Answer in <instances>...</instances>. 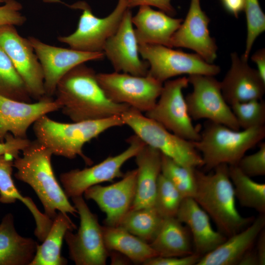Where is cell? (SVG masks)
<instances>
[{
	"mask_svg": "<svg viewBox=\"0 0 265 265\" xmlns=\"http://www.w3.org/2000/svg\"><path fill=\"white\" fill-rule=\"evenodd\" d=\"M69 7L82 11L76 30L57 40L70 48L86 52L101 53L106 41L117 30L126 10L127 0H118L113 10L104 18L96 17L87 3L80 1Z\"/></svg>",
	"mask_w": 265,
	"mask_h": 265,
	"instance_id": "cell-7",
	"label": "cell"
},
{
	"mask_svg": "<svg viewBox=\"0 0 265 265\" xmlns=\"http://www.w3.org/2000/svg\"><path fill=\"white\" fill-rule=\"evenodd\" d=\"M134 157L136 190L130 209L154 207L158 181L161 173V153L145 144Z\"/></svg>",
	"mask_w": 265,
	"mask_h": 265,
	"instance_id": "cell-24",
	"label": "cell"
},
{
	"mask_svg": "<svg viewBox=\"0 0 265 265\" xmlns=\"http://www.w3.org/2000/svg\"><path fill=\"white\" fill-rule=\"evenodd\" d=\"M104 240L108 251L121 253L134 263L143 264L159 256L150 244L120 227L102 226Z\"/></svg>",
	"mask_w": 265,
	"mask_h": 265,
	"instance_id": "cell-28",
	"label": "cell"
},
{
	"mask_svg": "<svg viewBox=\"0 0 265 265\" xmlns=\"http://www.w3.org/2000/svg\"><path fill=\"white\" fill-rule=\"evenodd\" d=\"M265 137V126L236 131L208 121L200 132V139L192 142L201 152L203 166L208 171L221 164L237 165L246 151Z\"/></svg>",
	"mask_w": 265,
	"mask_h": 265,
	"instance_id": "cell-5",
	"label": "cell"
},
{
	"mask_svg": "<svg viewBox=\"0 0 265 265\" xmlns=\"http://www.w3.org/2000/svg\"><path fill=\"white\" fill-rule=\"evenodd\" d=\"M230 106L240 128L265 126V102L262 99L238 103Z\"/></svg>",
	"mask_w": 265,
	"mask_h": 265,
	"instance_id": "cell-35",
	"label": "cell"
},
{
	"mask_svg": "<svg viewBox=\"0 0 265 265\" xmlns=\"http://www.w3.org/2000/svg\"><path fill=\"white\" fill-rule=\"evenodd\" d=\"M129 146L120 154L108 157L102 162L88 168L75 169L64 172L59 178L64 192L69 198L82 195L89 187L115 178L122 177L124 164L134 157L145 143L135 134L128 140Z\"/></svg>",
	"mask_w": 265,
	"mask_h": 265,
	"instance_id": "cell-13",
	"label": "cell"
},
{
	"mask_svg": "<svg viewBox=\"0 0 265 265\" xmlns=\"http://www.w3.org/2000/svg\"><path fill=\"white\" fill-rule=\"evenodd\" d=\"M210 22L201 7L200 0H191L185 19L172 36L170 47L190 49L212 64L217 58V47L210 35Z\"/></svg>",
	"mask_w": 265,
	"mask_h": 265,
	"instance_id": "cell-18",
	"label": "cell"
},
{
	"mask_svg": "<svg viewBox=\"0 0 265 265\" xmlns=\"http://www.w3.org/2000/svg\"><path fill=\"white\" fill-rule=\"evenodd\" d=\"M0 47L11 60L23 80L31 98L37 101L45 97L42 68L28 40L15 26H0Z\"/></svg>",
	"mask_w": 265,
	"mask_h": 265,
	"instance_id": "cell-14",
	"label": "cell"
},
{
	"mask_svg": "<svg viewBox=\"0 0 265 265\" xmlns=\"http://www.w3.org/2000/svg\"><path fill=\"white\" fill-rule=\"evenodd\" d=\"M187 79L193 89L185 99L192 119H207L233 130H240L231 106L223 96L220 82L214 76L191 75Z\"/></svg>",
	"mask_w": 265,
	"mask_h": 265,
	"instance_id": "cell-12",
	"label": "cell"
},
{
	"mask_svg": "<svg viewBox=\"0 0 265 265\" xmlns=\"http://www.w3.org/2000/svg\"><path fill=\"white\" fill-rule=\"evenodd\" d=\"M121 117L124 125L129 127L146 144L179 164L195 168L203 166L202 157L192 141L174 134L133 108L129 107Z\"/></svg>",
	"mask_w": 265,
	"mask_h": 265,
	"instance_id": "cell-6",
	"label": "cell"
},
{
	"mask_svg": "<svg viewBox=\"0 0 265 265\" xmlns=\"http://www.w3.org/2000/svg\"><path fill=\"white\" fill-rule=\"evenodd\" d=\"M8 0H0V5L1 4H4Z\"/></svg>",
	"mask_w": 265,
	"mask_h": 265,
	"instance_id": "cell-46",
	"label": "cell"
},
{
	"mask_svg": "<svg viewBox=\"0 0 265 265\" xmlns=\"http://www.w3.org/2000/svg\"><path fill=\"white\" fill-rule=\"evenodd\" d=\"M23 156L14 159V176L34 190L42 203L44 213L53 219L56 212L78 213L69 201L64 191L56 180L51 163L52 152L36 139L30 141L22 151Z\"/></svg>",
	"mask_w": 265,
	"mask_h": 265,
	"instance_id": "cell-2",
	"label": "cell"
},
{
	"mask_svg": "<svg viewBox=\"0 0 265 265\" xmlns=\"http://www.w3.org/2000/svg\"><path fill=\"white\" fill-rule=\"evenodd\" d=\"M228 13L238 18V15L244 10V0H220Z\"/></svg>",
	"mask_w": 265,
	"mask_h": 265,
	"instance_id": "cell-41",
	"label": "cell"
},
{
	"mask_svg": "<svg viewBox=\"0 0 265 265\" xmlns=\"http://www.w3.org/2000/svg\"><path fill=\"white\" fill-rule=\"evenodd\" d=\"M128 8L147 5L154 6L166 14L173 16L176 10L171 3V0H127Z\"/></svg>",
	"mask_w": 265,
	"mask_h": 265,
	"instance_id": "cell-40",
	"label": "cell"
},
{
	"mask_svg": "<svg viewBox=\"0 0 265 265\" xmlns=\"http://www.w3.org/2000/svg\"><path fill=\"white\" fill-rule=\"evenodd\" d=\"M183 197L161 173L157 184L154 207L163 217H176Z\"/></svg>",
	"mask_w": 265,
	"mask_h": 265,
	"instance_id": "cell-33",
	"label": "cell"
},
{
	"mask_svg": "<svg viewBox=\"0 0 265 265\" xmlns=\"http://www.w3.org/2000/svg\"><path fill=\"white\" fill-rule=\"evenodd\" d=\"M255 248L258 258L259 265H265V231L264 228L260 233L256 241Z\"/></svg>",
	"mask_w": 265,
	"mask_h": 265,
	"instance_id": "cell-43",
	"label": "cell"
},
{
	"mask_svg": "<svg viewBox=\"0 0 265 265\" xmlns=\"http://www.w3.org/2000/svg\"><path fill=\"white\" fill-rule=\"evenodd\" d=\"M27 38L41 65L45 96L48 97L52 98L59 80L73 68L104 57L103 52L91 53L61 48L44 43L35 37Z\"/></svg>",
	"mask_w": 265,
	"mask_h": 265,
	"instance_id": "cell-15",
	"label": "cell"
},
{
	"mask_svg": "<svg viewBox=\"0 0 265 265\" xmlns=\"http://www.w3.org/2000/svg\"><path fill=\"white\" fill-rule=\"evenodd\" d=\"M231 66L220 82L221 92L227 103L233 104L262 100L265 92L264 81L248 60L237 53H231Z\"/></svg>",
	"mask_w": 265,
	"mask_h": 265,
	"instance_id": "cell-20",
	"label": "cell"
},
{
	"mask_svg": "<svg viewBox=\"0 0 265 265\" xmlns=\"http://www.w3.org/2000/svg\"><path fill=\"white\" fill-rule=\"evenodd\" d=\"M201 256L193 253L183 257L157 256L147 260L144 265H196Z\"/></svg>",
	"mask_w": 265,
	"mask_h": 265,
	"instance_id": "cell-38",
	"label": "cell"
},
{
	"mask_svg": "<svg viewBox=\"0 0 265 265\" xmlns=\"http://www.w3.org/2000/svg\"><path fill=\"white\" fill-rule=\"evenodd\" d=\"M124 125L121 116L65 123L43 115L33 124L36 139L48 148L53 155L73 159L79 156L86 164L93 162L83 153L85 143L112 128Z\"/></svg>",
	"mask_w": 265,
	"mask_h": 265,
	"instance_id": "cell-4",
	"label": "cell"
},
{
	"mask_svg": "<svg viewBox=\"0 0 265 265\" xmlns=\"http://www.w3.org/2000/svg\"><path fill=\"white\" fill-rule=\"evenodd\" d=\"M80 218L78 232L68 230L64 239L69 257L77 265H105L109 257L102 226L96 214L92 212L82 195L71 198Z\"/></svg>",
	"mask_w": 265,
	"mask_h": 265,
	"instance_id": "cell-8",
	"label": "cell"
},
{
	"mask_svg": "<svg viewBox=\"0 0 265 265\" xmlns=\"http://www.w3.org/2000/svg\"><path fill=\"white\" fill-rule=\"evenodd\" d=\"M176 217L188 228L194 252L201 256L212 251L227 238L212 228L209 216L192 198H183Z\"/></svg>",
	"mask_w": 265,
	"mask_h": 265,
	"instance_id": "cell-21",
	"label": "cell"
},
{
	"mask_svg": "<svg viewBox=\"0 0 265 265\" xmlns=\"http://www.w3.org/2000/svg\"><path fill=\"white\" fill-rule=\"evenodd\" d=\"M30 140L27 138H21L14 136L8 133L3 142H0V156L10 155L14 159L18 157L21 151H22L30 143Z\"/></svg>",
	"mask_w": 265,
	"mask_h": 265,
	"instance_id": "cell-39",
	"label": "cell"
},
{
	"mask_svg": "<svg viewBox=\"0 0 265 265\" xmlns=\"http://www.w3.org/2000/svg\"><path fill=\"white\" fill-rule=\"evenodd\" d=\"M196 168L183 166L161 154V174L174 185L183 198L194 197Z\"/></svg>",
	"mask_w": 265,
	"mask_h": 265,
	"instance_id": "cell-32",
	"label": "cell"
},
{
	"mask_svg": "<svg viewBox=\"0 0 265 265\" xmlns=\"http://www.w3.org/2000/svg\"><path fill=\"white\" fill-rule=\"evenodd\" d=\"M260 144L259 149L256 153L244 156L237 165L250 177L265 175V143Z\"/></svg>",
	"mask_w": 265,
	"mask_h": 265,
	"instance_id": "cell-36",
	"label": "cell"
},
{
	"mask_svg": "<svg viewBox=\"0 0 265 265\" xmlns=\"http://www.w3.org/2000/svg\"><path fill=\"white\" fill-rule=\"evenodd\" d=\"M253 247L248 250L243 255L238 262V265H259L258 258L256 249H254Z\"/></svg>",
	"mask_w": 265,
	"mask_h": 265,
	"instance_id": "cell-44",
	"label": "cell"
},
{
	"mask_svg": "<svg viewBox=\"0 0 265 265\" xmlns=\"http://www.w3.org/2000/svg\"><path fill=\"white\" fill-rule=\"evenodd\" d=\"M251 59L257 65V71L265 81V50L261 49L257 51L251 56Z\"/></svg>",
	"mask_w": 265,
	"mask_h": 265,
	"instance_id": "cell-42",
	"label": "cell"
},
{
	"mask_svg": "<svg viewBox=\"0 0 265 265\" xmlns=\"http://www.w3.org/2000/svg\"><path fill=\"white\" fill-rule=\"evenodd\" d=\"M60 109L52 98L45 97L34 103L18 101L0 96V142L8 133L27 138L29 127L41 116Z\"/></svg>",
	"mask_w": 265,
	"mask_h": 265,
	"instance_id": "cell-19",
	"label": "cell"
},
{
	"mask_svg": "<svg viewBox=\"0 0 265 265\" xmlns=\"http://www.w3.org/2000/svg\"><path fill=\"white\" fill-rule=\"evenodd\" d=\"M136 169L128 171L119 181L107 186L96 185L83 193L87 200L95 201L106 215L105 224L119 226L130 210L136 190Z\"/></svg>",
	"mask_w": 265,
	"mask_h": 265,
	"instance_id": "cell-17",
	"label": "cell"
},
{
	"mask_svg": "<svg viewBox=\"0 0 265 265\" xmlns=\"http://www.w3.org/2000/svg\"><path fill=\"white\" fill-rule=\"evenodd\" d=\"M0 96L23 102L30 103L32 101L23 80L0 47Z\"/></svg>",
	"mask_w": 265,
	"mask_h": 265,
	"instance_id": "cell-31",
	"label": "cell"
},
{
	"mask_svg": "<svg viewBox=\"0 0 265 265\" xmlns=\"http://www.w3.org/2000/svg\"><path fill=\"white\" fill-rule=\"evenodd\" d=\"M212 173L195 170L194 200L215 223L218 231L228 238L244 229L254 219L242 216L237 209L229 165L221 164Z\"/></svg>",
	"mask_w": 265,
	"mask_h": 265,
	"instance_id": "cell-3",
	"label": "cell"
},
{
	"mask_svg": "<svg viewBox=\"0 0 265 265\" xmlns=\"http://www.w3.org/2000/svg\"><path fill=\"white\" fill-rule=\"evenodd\" d=\"M96 77L104 93L112 102L145 113L155 105L163 84L148 74L138 76L115 72L98 73Z\"/></svg>",
	"mask_w": 265,
	"mask_h": 265,
	"instance_id": "cell-10",
	"label": "cell"
},
{
	"mask_svg": "<svg viewBox=\"0 0 265 265\" xmlns=\"http://www.w3.org/2000/svg\"><path fill=\"white\" fill-rule=\"evenodd\" d=\"M22 8V5L16 0H8L0 5V26H21L24 25L26 19L21 12Z\"/></svg>",
	"mask_w": 265,
	"mask_h": 265,
	"instance_id": "cell-37",
	"label": "cell"
},
{
	"mask_svg": "<svg viewBox=\"0 0 265 265\" xmlns=\"http://www.w3.org/2000/svg\"><path fill=\"white\" fill-rule=\"evenodd\" d=\"M41 0L46 3L65 4V3L62 2L61 0Z\"/></svg>",
	"mask_w": 265,
	"mask_h": 265,
	"instance_id": "cell-45",
	"label": "cell"
},
{
	"mask_svg": "<svg viewBox=\"0 0 265 265\" xmlns=\"http://www.w3.org/2000/svg\"><path fill=\"white\" fill-rule=\"evenodd\" d=\"M96 75L92 68L82 63L58 81L54 100L62 113L73 122L121 116L130 107L110 101L100 86Z\"/></svg>",
	"mask_w": 265,
	"mask_h": 265,
	"instance_id": "cell-1",
	"label": "cell"
},
{
	"mask_svg": "<svg viewBox=\"0 0 265 265\" xmlns=\"http://www.w3.org/2000/svg\"><path fill=\"white\" fill-rule=\"evenodd\" d=\"M132 16L128 8L117 30L106 42L103 52L115 72L145 76L148 74L149 66L147 61L139 57Z\"/></svg>",
	"mask_w": 265,
	"mask_h": 265,
	"instance_id": "cell-16",
	"label": "cell"
},
{
	"mask_svg": "<svg viewBox=\"0 0 265 265\" xmlns=\"http://www.w3.org/2000/svg\"><path fill=\"white\" fill-rule=\"evenodd\" d=\"M229 174L235 197L240 205L265 214V184L253 181L237 165H229Z\"/></svg>",
	"mask_w": 265,
	"mask_h": 265,
	"instance_id": "cell-29",
	"label": "cell"
},
{
	"mask_svg": "<svg viewBox=\"0 0 265 265\" xmlns=\"http://www.w3.org/2000/svg\"><path fill=\"white\" fill-rule=\"evenodd\" d=\"M76 229L67 213L58 212L46 237L41 245H38L29 265H67V260L61 253L62 241L67 230Z\"/></svg>",
	"mask_w": 265,
	"mask_h": 265,
	"instance_id": "cell-27",
	"label": "cell"
},
{
	"mask_svg": "<svg viewBox=\"0 0 265 265\" xmlns=\"http://www.w3.org/2000/svg\"><path fill=\"white\" fill-rule=\"evenodd\" d=\"M151 247L161 257H183L193 254L190 232L176 217L164 218Z\"/></svg>",
	"mask_w": 265,
	"mask_h": 265,
	"instance_id": "cell-26",
	"label": "cell"
},
{
	"mask_svg": "<svg viewBox=\"0 0 265 265\" xmlns=\"http://www.w3.org/2000/svg\"><path fill=\"white\" fill-rule=\"evenodd\" d=\"M139 53L149 64L148 75L164 83L182 75L215 76L220 72L218 65L209 63L197 53H189L157 44H138Z\"/></svg>",
	"mask_w": 265,
	"mask_h": 265,
	"instance_id": "cell-9",
	"label": "cell"
},
{
	"mask_svg": "<svg viewBox=\"0 0 265 265\" xmlns=\"http://www.w3.org/2000/svg\"><path fill=\"white\" fill-rule=\"evenodd\" d=\"M265 226V214H260L247 227L227 238L216 248L202 256L196 265H238L243 255L254 247L260 233Z\"/></svg>",
	"mask_w": 265,
	"mask_h": 265,
	"instance_id": "cell-22",
	"label": "cell"
},
{
	"mask_svg": "<svg viewBox=\"0 0 265 265\" xmlns=\"http://www.w3.org/2000/svg\"><path fill=\"white\" fill-rule=\"evenodd\" d=\"M247 34L245 48L241 56L248 60L253 44L258 37L265 30V15L259 0H244Z\"/></svg>",
	"mask_w": 265,
	"mask_h": 265,
	"instance_id": "cell-34",
	"label": "cell"
},
{
	"mask_svg": "<svg viewBox=\"0 0 265 265\" xmlns=\"http://www.w3.org/2000/svg\"><path fill=\"white\" fill-rule=\"evenodd\" d=\"M188 84L186 77L165 81L155 105L146 112L145 116L174 134L196 141L200 138V132L193 125L183 93Z\"/></svg>",
	"mask_w": 265,
	"mask_h": 265,
	"instance_id": "cell-11",
	"label": "cell"
},
{
	"mask_svg": "<svg viewBox=\"0 0 265 265\" xmlns=\"http://www.w3.org/2000/svg\"><path fill=\"white\" fill-rule=\"evenodd\" d=\"M139 7L137 13L132 19L135 26L134 31L138 44H157L170 47L172 37L183 19L174 18L149 6Z\"/></svg>",
	"mask_w": 265,
	"mask_h": 265,
	"instance_id": "cell-23",
	"label": "cell"
},
{
	"mask_svg": "<svg viewBox=\"0 0 265 265\" xmlns=\"http://www.w3.org/2000/svg\"><path fill=\"white\" fill-rule=\"evenodd\" d=\"M38 244L17 232L14 216L8 213L0 223V265H29Z\"/></svg>",
	"mask_w": 265,
	"mask_h": 265,
	"instance_id": "cell-25",
	"label": "cell"
},
{
	"mask_svg": "<svg viewBox=\"0 0 265 265\" xmlns=\"http://www.w3.org/2000/svg\"><path fill=\"white\" fill-rule=\"evenodd\" d=\"M163 219L154 207L130 209L119 226L149 244L157 235Z\"/></svg>",
	"mask_w": 265,
	"mask_h": 265,
	"instance_id": "cell-30",
	"label": "cell"
}]
</instances>
